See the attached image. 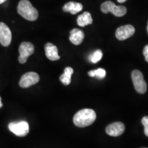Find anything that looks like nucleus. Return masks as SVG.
Wrapping results in <instances>:
<instances>
[{"label":"nucleus","instance_id":"f257e3e1","mask_svg":"<svg viewBox=\"0 0 148 148\" xmlns=\"http://www.w3.org/2000/svg\"><path fill=\"white\" fill-rule=\"evenodd\" d=\"M96 119V113L92 109L84 108L79 110L73 116V123L76 126L84 127L91 125Z\"/></svg>","mask_w":148,"mask_h":148},{"label":"nucleus","instance_id":"4be33fe9","mask_svg":"<svg viewBox=\"0 0 148 148\" xmlns=\"http://www.w3.org/2000/svg\"><path fill=\"white\" fill-rule=\"evenodd\" d=\"M5 1H6V0H0V4H1V3H4Z\"/></svg>","mask_w":148,"mask_h":148},{"label":"nucleus","instance_id":"423d86ee","mask_svg":"<svg viewBox=\"0 0 148 148\" xmlns=\"http://www.w3.org/2000/svg\"><path fill=\"white\" fill-rule=\"evenodd\" d=\"M18 52H19L18 61L20 63L24 64L26 62L29 56L34 52V47L31 42H23L18 47Z\"/></svg>","mask_w":148,"mask_h":148},{"label":"nucleus","instance_id":"39448f33","mask_svg":"<svg viewBox=\"0 0 148 148\" xmlns=\"http://www.w3.org/2000/svg\"><path fill=\"white\" fill-rule=\"evenodd\" d=\"M8 128L10 132L20 137L26 136L29 130L28 123L25 121L12 122L9 123Z\"/></svg>","mask_w":148,"mask_h":148},{"label":"nucleus","instance_id":"ddd939ff","mask_svg":"<svg viewBox=\"0 0 148 148\" xmlns=\"http://www.w3.org/2000/svg\"><path fill=\"white\" fill-rule=\"evenodd\" d=\"M63 11L66 12H70L72 14H75L79 12L82 11L83 9V5L82 3L74 1H69L66 3L63 6Z\"/></svg>","mask_w":148,"mask_h":148},{"label":"nucleus","instance_id":"aec40b11","mask_svg":"<svg viewBox=\"0 0 148 148\" xmlns=\"http://www.w3.org/2000/svg\"><path fill=\"white\" fill-rule=\"evenodd\" d=\"M127 0H117V1L119 3H124V2H125V1H126Z\"/></svg>","mask_w":148,"mask_h":148},{"label":"nucleus","instance_id":"f03ea898","mask_svg":"<svg viewBox=\"0 0 148 148\" xmlns=\"http://www.w3.org/2000/svg\"><path fill=\"white\" fill-rule=\"evenodd\" d=\"M18 13L25 19L30 21H36L38 12L28 0H21L17 7Z\"/></svg>","mask_w":148,"mask_h":148},{"label":"nucleus","instance_id":"1a4fd4ad","mask_svg":"<svg viewBox=\"0 0 148 148\" xmlns=\"http://www.w3.org/2000/svg\"><path fill=\"white\" fill-rule=\"evenodd\" d=\"M134 32L135 29L132 25H125L116 29L115 36L118 40H124L133 36Z\"/></svg>","mask_w":148,"mask_h":148},{"label":"nucleus","instance_id":"0eeeda50","mask_svg":"<svg viewBox=\"0 0 148 148\" xmlns=\"http://www.w3.org/2000/svg\"><path fill=\"white\" fill-rule=\"evenodd\" d=\"M40 77L36 72H27L21 77L19 81V86L21 88H28L38 82Z\"/></svg>","mask_w":148,"mask_h":148},{"label":"nucleus","instance_id":"5701e85b","mask_svg":"<svg viewBox=\"0 0 148 148\" xmlns=\"http://www.w3.org/2000/svg\"><path fill=\"white\" fill-rule=\"evenodd\" d=\"M147 34H148V23H147Z\"/></svg>","mask_w":148,"mask_h":148},{"label":"nucleus","instance_id":"6e6552de","mask_svg":"<svg viewBox=\"0 0 148 148\" xmlns=\"http://www.w3.org/2000/svg\"><path fill=\"white\" fill-rule=\"evenodd\" d=\"M12 40V33L6 24L0 22V43L4 47L10 45Z\"/></svg>","mask_w":148,"mask_h":148},{"label":"nucleus","instance_id":"412c9836","mask_svg":"<svg viewBox=\"0 0 148 148\" xmlns=\"http://www.w3.org/2000/svg\"><path fill=\"white\" fill-rule=\"evenodd\" d=\"M2 106H3V104L2 103H1V98L0 97V108H1Z\"/></svg>","mask_w":148,"mask_h":148},{"label":"nucleus","instance_id":"6ab92c4d","mask_svg":"<svg viewBox=\"0 0 148 148\" xmlns=\"http://www.w3.org/2000/svg\"><path fill=\"white\" fill-rule=\"evenodd\" d=\"M143 53L144 57H145V60L148 62V45H147L145 47H144Z\"/></svg>","mask_w":148,"mask_h":148},{"label":"nucleus","instance_id":"9b49d317","mask_svg":"<svg viewBox=\"0 0 148 148\" xmlns=\"http://www.w3.org/2000/svg\"><path fill=\"white\" fill-rule=\"evenodd\" d=\"M45 55L47 58L51 61L58 60L60 59V56L58 55V48L53 44L48 42L45 46Z\"/></svg>","mask_w":148,"mask_h":148},{"label":"nucleus","instance_id":"2eb2a0df","mask_svg":"<svg viewBox=\"0 0 148 148\" xmlns=\"http://www.w3.org/2000/svg\"><path fill=\"white\" fill-rule=\"evenodd\" d=\"M73 73V69L70 66H67L64 70V73L60 75V80L64 85H69L71 81V75Z\"/></svg>","mask_w":148,"mask_h":148},{"label":"nucleus","instance_id":"f3484780","mask_svg":"<svg viewBox=\"0 0 148 148\" xmlns=\"http://www.w3.org/2000/svg\"><path fill=\"white\" fill-rule=\"evenodd\" d=\"M103 56L102 51L100 49H97L94 51L89 56V60L92 63H97L99 60H101Z\"/></svg>","mask_w":148,"mask_h":148},{"label":"nucleus","instance_id":"4468645a","mask_svg":"<svg viewBox=\"0 0 148 148\" xmlns=\"http://www.w3.org/2000/svg\"><path fill=\"white\" fill-rule=\"evenodd\" d=\"M92 23V16L90 12H84L80 14L77 18V23L79 26L85 27L88 25H90Z\"/></svg>","mask_w":148,"mask_h":148},{"label":"nucleus","instance_id":"7ed1b4c3","mask_svg":"<svg viewBox=\"0 0 148 148\" xmlns=\"http://www.w3.org/2000/svg\"><path fill=\"white\" fill-rule=\"evenodd\" d=\"M101 10L103 13L111 12L114 16H124L127 12V8L123 5H116L115 3L111 1H106L101 5Z\"/></svg>","mask_w":148,"mask_h":148},{"label":"nucleus","instance_id":"9d476101","mask_svg":"<svg viewBox=\"0 0 148 148\" xmlns=\"http://www.w3.org/2000/svg\"><path fill=\"white\" fill-rule=\"evenodd\" d=\"M125 130V125L121 122H114L106 127L107 134L111 136H119L123 134Z\"/></svg>","mask_w":148,"mask_h":148},{"label":"nucleus","instance_id":"dca6fc26","mask_svg":"<svg viewBox=\"0 0 148 148\" xmlns=\"http://www.w3.org/2000/svg\"><path fill=\"white\" fill-rule=\"evenodd\" d=\"M88 75L90 77H96L98 79H103L106 77V72L105 69L102 68H99L96 70H92L88 72Z\"/></svg>","mask_w":148,"mask_h":148},{"label":"nucleus","instance_id":"20e7f679","mask_svg":"<svg viewBox=\"0 0 148 148\" xmlns=\"http://www.w3.org/2000/svg\"><path fill=\"white\" fill-rule=\"evenodd\" d=\"M132 79L136 91L140 94L145 93L147 86L144 79L143 73L138 70H134L132 72Z\"/></svg>","mask_w":148,"mask_h":148},{"label":"nucleus","instance_id":"a211bd4d","mask_svg":"<svg viewBox=\"0 0 148 148\" xmlns=\"http://www.w3.org/2000/svg\"><path fill=\"white\" fill-rule=\"evenodd\" d=\"M141 122L142 124L144 126V133H145V134L148 137V116H143V119L141 120Z\"/></svg>","mask_w":148,"mask_h":148},{"label":"nucleus","instance_id":"b1692460","mask_svg":"<svg viewBox=\"0 0 148 148\" xmlns=\"http://www.w3.org/2000/svg\"><path fill=\"white\" fill-rule=\"evenodd\" d=\"M143 148H147V147H143Z\"/></svg>","mask_w":148,"mask_h":148},{"label":"nucleus","instance_id":"f8f14e48","mask_svg":"<svg viewBox=\"0 0 148 148\" xmlns=\"http://www.w3.org/2000/svg\"><path fill=\"white\" fill-rule=\"evenodd\" d=\"M84 38V34L81 29L74 28L70 32L69 40L73 45H79L82 43Z\"/></svg>","mask_w":148,"mask_h":148}]
</instances>
